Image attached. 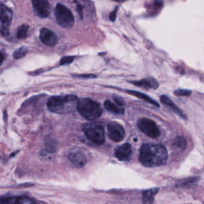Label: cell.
<instances>
[{"label": "cell", "instance_id": "obj_12", "mask_svg": "<svg viewBox=\"0 0 204 204\" xmlns=\"http://www.w3.org/2000/svg\"><path fill=\"white\" fill-rule=\"evenodd\" d=\"M1 204H37L31 198L25 196L2 197Z\"/></svg>", "mask_w": 204, "mask_h": 204}, {"label": "cell", "instance_id": "obj_24", "mask_svg": "<svg viewBox=\"0 0 204 204\" xmlns=\"http://www.w3.org/2000/svg\"><path fill=\"white\" fill-rule=\"evenodd\" d=\"M74 59V56H65L61 58L60 61V65H68L73 62Z\"/></svg>", "mask_w": 204, "mask_h": 204}, {"label": "cell", "instance_id": "obj_6", "mask_svg": "<svg viewBox=\"0 0 204 204\" xmlns=\"http://www.w3.org/2000/svg\"><path fill=\"white\" fill-rule=\"evenodd\" d=\"M137 125L143 133L150 138H156L160 135V131L156 123L150 118H139L137 122Z\"/></svg>", "mask_w": 204, "mask_h": 204}, {"label": "cell", "instance_id": "obj_13", "mask_svg": "<svg viewBox=\"0 0 204 204\" xmlns=\"http://www.w3.org/2000/svg\"><path fill=\"white\" fill-rule=\"evenodd\" d=\"M131 83L138 87H142L146 89H156L159 87V83L158 81L152 77H149L147 78L142 79L139 81L131 82Z\"/></svg>", "mask_w": 204, "mask_h": 204}, {"label": "cell", "instance_id": "obj_20", "mask_svg": "<svg viewBox=\"0 0 204 204\" xmlns=\"http://www.w3.org/2000/svg\"><path fill=\"white\" fill-rule=\"evenodd\" d=\"M28 50L27 47L23 46L21 48L18 49V50H16L15 52H14V53L13 54V56L16 59H21L24 56H25V55L28 53Z\"/></svg>", "mask_w": 204, "mask_h": 204}, {"label": "cell", "instance_id": "obj_10", "mask_svg": "<svg viewBox=\"0 0 204 204\" xmlns=\"http://www.w3.org/2000/svg\"><path fill=\"white\" fill-rule=\"evenodd\" d=\"M40 39L42 43L49 46H54L58 42V37L56 34L47 28H42L41 30Z\"/></svg>", "mask_w": 204, "mask_h": 204}, {"label": "cell", "instance_id": "obj_5", "mask_svg": "<svg viewBox=\"0 0 204 204\" xmlns=\"http://www.w3.org/2000/svg\"><path fill=\"white\" fill-rule=\"evenodd\" d=\"M54 12L56 22L61 27L69 29L74 26V17L71 10L64 4L58 3Z\"/></svg>", "mask_w": 204, "mask_h": 204}, {"label": "cell", "instance_id": "obj_8", "mask_svg": "<svg viewBox=\"0 0 204 204\" xmlns=\"http://www.w3.org/2000/svg\"><path fill=\"white\" fill-rule=\"evenodd\" d=\"M107 131L109 138L116 142L122 141L125 135V131L123 126L116 122L108 123Z\"/></svg>", "mask_w": 204, "mask_h": 204}, {"label": "cell", "instance_id": "obj_28", "mask_svg": "<svg viewBox=\"0 0 204 204\" xmlns=\"http://www.w3.org/2000/svg\"><path fill=\"white\" fill-rule=\"evenodd\" d=\"M76 77H80V78H95L97 76L93 74H79V75H76Z\"/></svg>", "mask_w": 204, "mask_h": 204}, {"label": "cell", "instance_id": "obj_11", "mask_svg": "<svg viewBox=\"0 0 204 204\" xmlns=\"http://www.w3.org/2000/svg\"><path fill=\"white\" fill-rule=\"evenodd\" d=\"M132 151L131 145L125 143L118 147L115 151V157L120 161H129L132 158Z\"/></svg>", "mask_w": 204, "mask_h": 204}, {"label": "cell", "instance_id": "obj_18", "mask_svg": "<svg viewBox=\"0 0 204 204\" xmlns=\"http://www.w3.org/2000/svg\"><path fill=\"white\" fill-rule=\"evenodd\" d=\"M104 107L108 111L116 114H123L125 113V109L120 107L116 104L113 103L109 100H106L104 102Z\"/></svg>", "mask_w": 204, "mask_h": 204}, {"label": "cell", "instance_id": "obj_22", "mask_svg": "<svg viewBox=\"0 0 204 204\" xmlns=\"http://www.w3.org/2000/svg\"><path fill=\"white\" fill-rule=\"evenodd\" d=\"M174 145L181 149H185L187 146V142L183 137H178L174 141Z\"/></svg>", "mask_w": 204, "mask_h": 204}, {"label": "cell", "instance_id": "obj_21", "mask_svg": "<svg viewBox=\"0 0 204 204\" xmlns=\"http://www.w3.org/2000/svg\"><path fill=\"white\" fill-rule=\"evenodd\" d=\"M198 179H199L198 177H192V178L184 179L183 180L179 181L178 183H177V186H182V187L189 186L190 185H192L194 183H196L197 181H198Z\"/></svg>", "mask_w": 204, "mask_h": 204}, {"label": "cell", "instance_id": "obj_19", "mask_svg": "<svg viewBox=\"0 0 204 204\" xmlns=\"http://www.w3.org/2000/svg\"><path fill=\"white\" fill-rule=\"evenodd\" d=\"M29 26L26 24H23L21 25L18 30L16 35L19 39H25L28 36V32Z\"/></svg>", "mask_w": 204, "mask_h": 204}, {"label": "cell", "instance_id": "obj_17", "mask_svg": "<svg viewBox=\"0 0 204 204\" xmlns=\"http://www.w3.org/2000/svg\"><path fill=\"white\" fill-rule=\"evenodd\" d=\"M126 92L128 93V94H130V95H132L134 97H137L139 99H142L150 104H151L158 107H160L159 106V104L155 101L153 99H152L150 97H149L148 95L143 94V93H141V92H137V91H135V90H126Z\"/></svg>", "mask_w": 204, "mask_h": 204}, {"label": "cell", "instance_id": "obj_9", "mask_svg": "<svg viewBox=\"0 0 204 204\" xmlns=\"http://www.w3.org/2000/svg\"><path fill=\"white\" fill-rule=\"evenodd\" d=\"M32 7L34 13L41 18L48 17L50 13V6L46 0H33Z\"/></svg>", "mask_w": 204, "mask_h": 204}, {"label": "cell", "instance_id": "obj_16", "mask_svg": "<svg viewBox=\"0 0 204 204\" xmlns=\"http://www.w3.org/2000/svg\"><path fill=\"white\" fill-rule=\"evenodd\" d=\"M159 188H154L144 191L142 193V203L143 204H153L154 199L156 194L159 192Z\"/></svg>", "mask_w": 204, "mask_h": 204}, {"label": "cell", "instance_id": "obj_3", "mask_svg": "<svg viewBox=\"0 0 204 204\" xmlns=\"http://www.w3.org/2000/svg\"><path fill=\"white\" fill-rule=\"evenodd\" d=\"M77 110L78 113L88 120L99 118L102 113L100 105L89 98H82L78 100Z\"/></svg>", "mask_w": 204, "mask_h": 204}, {"label": "cell", "instance_id": "obj_25", "mask_svg": "<svg viewBox=\"0 0 204 204\" xmlns=\"http://www.w3.org/2000/svg\"><path fill=\"white\" fill-rule=\"evenodd\" d=\"M118 7H117L110 14V20L111 21L114 22L116 21V16H117V12H118Z\"/></svg>", "mask_w": 204, "mask_h": 204}, {"label": "cell", "instance_id": "obj_2", "mask_svg": "<svg viewBox=\"0 0 204 204\" xmlns=\"http://www.w3.org/2000/svg\"><path fill=\"white\" fill-rule=\"evenodd\" d=\"M78 100L77 97L73 95L54 96L48 99L47 107L54 113L67 114L77 109Z\"/></svg>", "mask_w": 204, "mask_h": 204}, {"label": "cell", "instance_id": "obj_23", "mask_svg": "<svg viewBox=\"0 0 204 204\" xmlns=\"http://www.w3.org/2000/svg\"><path fill=\"white\" fill-rule=\"evenodd\" d=\"M174 94L180 97H189L192 94V91L189 89H178L174 91Z\"/></svg>", "mask_w": 204, "mask_h": 204}, {"label": "cell", "instance_id": "obj_26", "mask_svg": "<svg viewBox=\"0 0 204 204\" xmlns=\"http://www.w3.org/2000/svg\"><path fill=\"white\" fill-rule=\"evenodd\" d=\"M113 99H114V101L116 105H118L120 107H122L123 106V105H124L123 101L122 100H121L120 98H117V97H114Z\"/></svg>", "mask_w": 204, "mask_h": 204}, {"label": "cell", "instance_id": "obj_4", "mask_svg": "<svg viewBox=\"0 0 204 204\" xmlns=\"http://www.w3.org/2000/svg\"><path fill=\"white\" fill-rule=\"evenodd\" d=\"M83 130L87 139L96 144H102L105 141V132L103 125L100 122L86 123Z\"/></svg>", "mask_w": 204, "mask_h": 204}, {"label": "cell", "instance_id": "obj_15", "mask_svg": "<svg viewBox=\"0 0 204 204\" xmlns=\"http://www.w3.org/2000/svg\"><path fill=\"white\" fill-rule=\"evenodd\" d=\"M69 159L74 165L78 168L83 166L86 163V157L82 153L80 152L71 153L69 156Z\"/></svg>", "mask_w": 204, "mask_h": 204}, {"label": "cell", "instance_id": "obj_14", "mask_svg": "<svg viewBox=\"0 0 204 204\" xmlns=\"http://www.w3.org/2000/svg\"><path fill=\"white\" fill-rule=\"evenodd\" d=\"M161 101L163 104L166 106V107L171 109L172 111L180 116V118H183V119H186V116L183 114V112L181 111V110L178 107L176 104L172 101V100L169 98L167 97L166 95H163L161 97Z\"/></svg>", "mask_w": 204, "mask_h": 204}, {"label": "cell", "instance_id": "obj_1", "mask_svg": "<svg viewBox=\"0 0 204 204\" xmlns=\"http://www.w3.org/2000/svg\"><path fill=\"white\" fill-rule=\"evenodd\" d=\"M168 158L166 149L160 144H145L140 149V161L147 167H155L165 164Z\"/></svg>", "mask_w": 204, "mask_h": 204}, {"label": "cell", "instance_id": "obj_27", "mask_svg": "<svg viewBox=\"0 0 204 204\" xmlns=\"http://www.w3.org/2000/svg\"><path fill=\"white\" fill-rule=\"evenodd\" d=\"M76 9H77V11L78 13L79 14L80 18H83V16H83V13H82V11H83V7L81 4H77Z\"/></svg>", "mask_w": 204, "mask_h": 204}, {"label": "cell", "instance_id": "obj_29", "mask_svg": "<svg viewBox=\"0 0 204 204\" xmlns=\"http://www.w3.org/2000/svg\"><path fill=\"white\" fill-rule=\"evenodd\" d=\"M6 59V56H5V54H4L3 52H1V64H2L4 60Z\"/></svg>", "mask_w": 204, "mask_h": 204}, {"label": "cell", "instance_id": "obj_7", "mask_svg": "<svg viewBox=\"0 0 204 204\" xmlns=\"http://www.w3.org/2000/svg\"><path fill=\"white\" fill-rule=\"evenodd\" d=\"M1 34L2 36H7L9 35L11 22L13 18V12L6 5L1 4Z\"/></svg>", "mask_w": 204, "mask_h": 204}]
</instances>
